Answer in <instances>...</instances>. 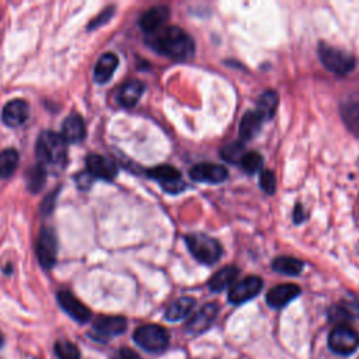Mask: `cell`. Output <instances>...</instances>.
<instances>
[{
    "mask_svg": "<svg viewBox=\"0 0 359 359\" xmlns=\"http://www.w3.org/2000/svg\"><path fill=\"white\" fill-rule=\"evenodd\" d=\"M128 321L122 316H100L93 321V330L100 338H111L125 333Z\"/></svg>",
    "mask_w": 359,
    "mask_h": 359,
    "instance_id": "11",
    "label": "cell"
},
{
    "mask_svg": "<svg viewBox=\"0 0 359 359\" xmlns=\"http://www.w3.org/2000/svg\"><path fill=\"white\" fill-rule=\"evenodd\" d=\"M278 104H279L278 93L274 90H268L259 95V99L257 102L255 113L264 121H268L275 115Z\"/></svg>",
    "mask_w": 359,
    "mask_h": 359,
    "instance_id": "21",
    "label": "cell"
},
{
    "mask_svg": "<svg viewBox=\"0 0 359 359\" xmlns=\"http://www.w3.org/2000/svg\"><path fill=\"white\" fill-rule=\"evenodd\" d=\"M148 176L156 180L163 189L170 194H178L187 187L181 180V173L172 166H157L149 170Z\"/></svg>",
    "mask_w": 359,
    "mask_h": 359,
    "instance_id": "9",
    "label": "cell"
},
{
    "mask_svg": "<svg viewBox=\"0 0 359 359\" xmlns=\"http://www.w3.org/2000/svg\"><path fill=\"white\" fill-rule=\"evenodd\" d=\"M118 359H142L134 349L121 348L118 351Z\"/></svg>",
    "mask_w": 359,
    "mask_h": 359,
    "instance_id": "35",
    "label": "cell"
},
{
    "mask_svg": "<svg viewBox=\"0 0 359 359\" xmlns=\"http://www.w3.org/2000/svg\"><path fill=\"white\" fill-rule=\"evenodd\" d=\"M218 313L219 306L216 303H208L202 306L187 323V332L191 334H201L207 332L215 321Z\"/></svg>",
    "mask_w": 359,
    "mask_h": 359,
    "instance_id": "14",
    "label": "cell"
},
{
    "mask_svg": "<svg viewBox=\"0 0 359 359\" xmlns=\"http://www.w3.org/2000/svg\"><path fill=\"white\" fill-rule=\"evenodd\" d=\"M341 117L349 132L359 137V99H352L341 104Z\"/></svg>",
    "mask_w": 359,
    "mask_h": 359,
    "instance_id": "24",
    "label": "cell"
},
{
    "mask_svg": "<svg viewBox=\"0 0 359 359\" xmlns=\"http://www.w3.org/2000/svg\"><path fill=\"white\" fill-rule=\"evenodd\" d=\"M242 167L246 173L254 174L263 166V157L257 152H247L242 159Z\"/></svg>",
    "mask_w": 359,
    "mask_h": 359,
    "instance_id": "32",
    "label": "cell"
},
{
    "mask_svg": "<svg viewBox=\"0 0 359 359\" xmlns=\"http://www.w3.org/2000/svg\"><path fill=\"white\" fill-rule=\"evenodd\" d=\"M301 295V288L295 283H282L267 293V303L274 309H282Z\"/></svg>",
    "mask_w": 359,
    "mask_h": 359,
    "instance_id": "15",
    "label": "cell"
},
{
    "mask_svg": "<svg viewBox=\"0 0 359 359\" xmlns=\"http://www.w3.org/2000/svg\"><path fill=\"white\" fill-rule=\"evenodd\" d=\"M330 319L338 324H347L354 319H359V302H341L330 310Z\"/></svg>",
    "mask_w": 359,
    "mask_h": 359,
    "instance_id": "22",
    "label": "cell"
},
{
    "mask_svg": "<svg viewBox=\"0 0 359 359\" xmlns=\"http://www.w3.org/2000/svg\"><path fill=\"white\" fill-rule=\"evenodd\" d=\"M329 347L337 355H351L359 348V334L348 324H338L329 336Z\"/></svg>",
    "mask_w": 359,
    "mask_h": 359,
    "instance_id": "6",
    "label": "cell"
},
{
    "mask_svg": "<svg viewBox=\"0 0 359 359\" xmlns=\"http://www.w3.org/2000/svg\"><path fill=\"white\" fill-rule=\"evenodd\" d=\"M189 177L198 183L219 184L227 178V170L215 163H200L189 170Z\"/></svg>",
    "mask_w": 359,
    "mask_h": 359,
    "instance_id": "13",
    "label": "cell"
},
{
    "mask_svg": "<svg viewBox=\"0 0 359 359\" xmlns=\"http://www.w3.org/2000/svg\"><path fill=\"white\" fill-rule=\"evenodd\" d=\"M19 152L14 149H6L0 152V180L9 178L19 166Z\"/></svg>",
    "mask_w": 359,
    "mask_h": 359,
    "instance_id": "28",
    "label": "cell"
},
{
    "mask_svg": "<svg viewBox=\"0 0 359 359\" xmlns=\"http://www.w3.org/2000/svg\"><path fill=\"white\" fill-rule=\"evenodd\" d=\"M261 288H263V281L259 277H246L231 288L229 302L233 305H242L257 297Z\"/></svg>",
    "mask_w": 359,
    "mask_h": 359,
    "instance_id": "10",
    "label": "cell"
},
{
    "mask_svg": "<svg viewBox=\"0 0 359 359\" xmlns=\"http://www.w3.org/2000/svg\"><path fill=\"white\" fill-rule=\"evenodd\" d=\"M239 277V268L236 266H227L223 267L220 271H218L211 279H209V289L213 292H220L231 286L236 278Z\"/></svg>",
    "mask_w": 359,
    "mask_h": 359,
    "instance_id": "23",
    "label": "cell"
},
{
    "mask_svg": "<svg viewBox=\"0 0 359 359\" xmlns=\"http://www.w3.org/2000/svg\"><path fill=\"white\" fill-rule=\"evenodd\" d=\"M273 268L279 274L295 277L302 273L303 261L293 257H278L273 261Z\"/></svg>",
    "mask_w": 359,
    "mask_h": 359,
    "instance_id": "27",
    "label": "cell"
},
{
    "mask_svg": "<svg viewBox=\"0 0 359 359\" xmlns=\"http://www.w3.org/2000/svg\"><path fill=\"white\" fill-rule=\"evenodd\" d=\"M87 173L93 178H102L106 181H113L118 174L117 163L106 156L102 154H89L86 159Z\"/></svg>",
    "mask_w": 359,
    "mask_h": 359,
    "instance_id": "8",
    "label": "cell"
},
{
    "mask_svg": "<svg viewBox=\"0 0 359 359\" xmlns=\"http://www.w3.org/2000/svg\"><path fill=\"white\" fill-rule=\"evenodd\" d=\"M2 345H3V334H2V332H0V347Z\"/></svg>",
    "mask_w": 359,
    "mask_h": 359,
    "instance_id": "39",
    "label": "cell"
},
{
    "mask_svg": "<svg viewBox=\"0 0 359 359\" xmlns=\"http://www.w3.org/2000/svg\"><path fill=\"white\" fill-rule=\"evenodd\" d=\"M62 138L67 143H78L86 138V124L82 115L71 114L63 121Z\"/></svg>",
    "mask_w": 359,
    "mask_h": 359,
    "instance_id": "17",
    "label": "cell"
},
{
    "mask_svg": "<svg viewBox=\"0 0 359 359\" xmlns=\"http://www.w3.org/2000/svg\"><path fill=\"white\" fill-rule=\"evenodd\" d=\"M30 117V106L24 100H13L3 108L2 119L8 126H20Z\"/></svg>",
    "mask_w": 359,
    "mask_h": 359,
    "instance_id": "19",
    "label": "cell"
},
{
    "mask_svg": "<svg viewBox=\"0 0 359 359\" xmlns=\"http://www.w3.org/2000/svg\"><path fill=\"white\" fill-rule=\"evenodd\" d=\"M169 17H170L169 8L154 6L142 14L139 24L145 32H148V34L152 36L159 30H161V27L165 25V23L169 20Z\"/></svg>",
    "mask_w": 359,
    "mask_h": 359,
    "instance_id": "16",
    "label": "cell"
},
{
    "mask_svg": "<svg viewBox=\"0 0 359 359\" xmlns=\"http://www.w3.org/2000/svg\"><path fill=\"white\" fill-rule=\"evenodd\" d=\"M110 16H111V9H110V10H106V12H103V13H102L99 17H97V19H95V20H94V21H93L90 25H89V28H91V30H93V28H95V27H99L100 24H103L102 21H107Z\"/></svg>",
    "mask_w": 359,
    "mask_h": 359,
    "instance_id": "37",
    "label": "cell"
},
{
    "mask_svg": "<svg viewBox=\"0 0 359 359\" xmlns=\"http://www.w3.org/2000/svg\"><path fill=\"white\" fill-rule=\"evenodd\" d=\"M58 303L63 309V312L69 314L78 323H87L91 319V312L86 305H83L73 293L68 290H60L58 293Z\"/></svg>",
    "mask_w": 359,
    "mask_h": 359,
    "instance_id": "12",
    "label": "cell"
},
{
    "mask_svg": "<svg viewBox=\"0 0 359 359\" xmlns=\"http://www.w3.org/2000/svg\"><path fill=\"white\" fill-rule=\"evenodd\" d=\"M56 195H58V189H55V192H52V194L49 195V197H47V198L44 200L43 211H45L47 213H49V212L54 209V207H55V197H56Z\"/></svg>",
    "mask_w": 359,
    "mask_h": 359,
    "instance_id": "36",
    "label": "cell"
},
{
    "mask_svg": "<svg viewBox=\"0 0 359 359\" xmlns=\"http://www.w3.org/2000/svg\"><path fill=\"white\" fill-rule=\"evenodd\" d=\"M36 153L40 165L45 169L47 166L63 167L65 163H67L68 143L62 135L55 134L52 130H45L37 141Z\"/></svg>",
    "mask_w": 359,
    "mask_h": 359,
    "instance_id": "2",
    "label": "cell"
},
{
    "mask_svg": "<svg viewBox=\"0 0 359 359\" xmlns=\"http://www.w3.org/2000/svg\"><path fill=\"white\" fill-rule=\"evenodd\" d=\"M195 299L189 297H183L174 301L166 310V319L169 321H180L185 319L194 309Z\"/></svg>",
    "mask_w": 359,
    "mask_h": 359,
    "instance_id": "26",
    "label": "cell"
},
{
    "mask_svg": "<svg viewBox=\"0 0 359 359\" xmlns=\"http://www.w3.org/2000/svg\"><path fill=\"white\" fill-rule=\"evenodd\" d=\"M37 255L44 270H52L58 255V239L51 227H43L37 240Z\"/></svg>",
    "mask_w": 359,
    "mask_h": 359,
    "instance_id": "7",
    "label": "cell"
},
{
    "mask_svg": "<svg viewBox=\"0 0 359 359\" xmlns=\"http://www.w3.org/2000/svg\"><path fill=\"white\" fill-rule=\"evenodd\" d=\"M135 343L150 354H160L166 351L170 343L169 333L166 329L157 324H145L138 327L134 333Z\"/></svg>",
    "mask_w": 359,
    "mask_h": 359,
    "instance_id": "4",
    "label": "cell"
},
{
    "mask_svg": "<svg viewBox=\"0 0 359 359\" xmlns=\"http://www.w3.org/2000/svg\"><path fill=\"white\" fill-rule=\"evenodd\" d=\"M302 213H303V211H302V205H301V204H298V205H297V208H295V215H293V216H295V218H293V219H295V222H297V223H301V222L303 220V218H305V216H303Z\"/></svg>",
    "mask_w": 359,
    "mask_h": 359,
    "instance_id": "38",
    "label": "cell"
},
{
    "mask_svg": "<svg viewBox=\"0 0 359 359\" xmlns=\"http://www.w3.org/2000/svg\"><path fill=\"white\" fill-rule=\"evenodd\" d=\"M143 90L145 84L141 80H129L119 87L117 93V102L125 108L134 107L142 97Z\"/></svg>",
    "mask_w": 359,
    "mask_h": 359,
    "instance_id": "18",
    "label": "cell"
},
{
    "mask_svg": "<svg viewBox=\"0 0 359 359\" xmlns=\"http://www.w3.org/2000/svg\"><path fill=\"white\" fill-rule=\"evenodd\" d=\"M185 243L188 246L189 253L195 257V259L200 261L201 264L212 266L218 263L219 258L222 257L220 243L207 235H188L185 238Z\"/></svg>",
    "mask_w": 359,
    "mask_h": 359,
    "instance_id": "3",
    "label": "cell"
},
{
    "mask_svg": "<svg viewBox=\"0 0 359 359\" xmlns=\"http://www.w3.org/2000/svg\"><path fill=\"white\" fill-rule=\"evenodd\" d=\"M93 181H94V178H93L87 172L78 176V185H79L82 189H87V188L91 185Z\"/></svg>",
    "mask_w": 359,
    "mask_h": 359,
    "instance_id": "34",
    "label": "cell"
},
{
    "mask_svg": "<svg viewBox=\"0 0 359 359\" xmlns=\"http://www.w3.org/2000/svg\"><path fill=\"white\" fill-rule=\"evenodd\" d=\"M263 118H261L255 111H247L242 121H240V126H239V132L243 141H250L253 139L261 129V124H263Z\"/></svg>",
    "mask_w": 359,
    "mask_h": 359,
    "instance_id": "25",
    "label": "cell"
},
{
    "mask_svg": "<svg viewBox=\"0 0 359 359\" xmlns=\"http://www.w3.org/2000/svg\"><path fill=\"white\" fill-rule=\"evenodd\" d=\"M149 44L157 54L174 60L189 59L195 52V43L191 36L176 25L165 27L154 32Z\"/></svg>",
    "mask_w": 359,
    "mask_h": 359,
    "instance_id": "1",
    "label": "cell"
},
{
    "mask_svg": "<svg viewBox=\"0 0 359 359\" xmlns=\"http://www.w3.org/2000/svg\"><path fill=\"white\" fill-rule=\"evenodd\" d=\"M118 56L113 52H107L102 55V58L97 60L94 67V80L97 83H107L118 68Z\"/></svg>",
    "mask_w": 359,
    "mask_h": 359,
    "instance_id": "20",
    "label": "cell"
},
{
    "mask_svg": "<svg viewBox=\"0 0 359 359\" xmlns=\"http://www.w3.org/2000/svg\"><path fill=\"white\" fill-rule=\"evenodd\" d=\"M54 351L58 359H80L79 348L71 341H58Z\"/></svg>",
    "mask_w": 359,
    "mask_h": 359,
    "instance_id": "31",
    "label": "cell"
},
{
    "mask_svg": "<svg viewBox=\"0 0 359 359\" xmlns=\"http://www.w3.org/2000/svg\"><path fill=\"white\" fill-rule=\"evenodd\" d=\"M319 56L325 68L340 76L349 73L355 68V58L351 54L330 45L320 44Z\"/></svg>",
    "mask_w": 359,
    "mask_h": 359,
    "instance_id": "5",
    "label": "cell"
},
{
    "mask_svg": "<svg viewBox=\"0 0 359 359\" xmlns=\"http://www.w3.org/2000/svg\"><path fill=\"white\" fill-rule=\"evenodd\" d=\"M220 154H222V159L226 160L227 163H233V165H236V163L242 161L243 156L246 154L244 143L240 141H236V142L226 145L224 148H222Z\"/></svg>",
    "mask_w": 359,
    "mask_h": 359,
    "instance_id": "30",
    "label": "cell"
},
{
    "mask_svg": "<svg viewBox=\"0 0 359 359\" xmlns=\"http://www.w3.org/2000/svg\"><path fill=\"white\" fill-rule=\"evenodd\" d=\"M47 178V169L41 165L31 167V170L27 174V185L31 192H40L45 184Z\"/></svg>",
    "mask_w": 359,
    "mask_h": 359,
    "instance_id": "29",
    "label": "cell"
},
{
    "mask_svg": "<svg viewBox=\"0 0 359 359\" xmlns=\"http://www.w3.org/2000/svg\"><path fill=\"white\" fill-rule=\"evenodd\" d=\"M259 187L261 189H263L266 194L268 195H273L275 194V189H277V178L274 176L273 172H263L259 176Z\"/></svg>",
    "mask_w": 359,
    "mask_h": 359,
    "instance_id": "33",
    "label": "cell"
}]
</instances>
